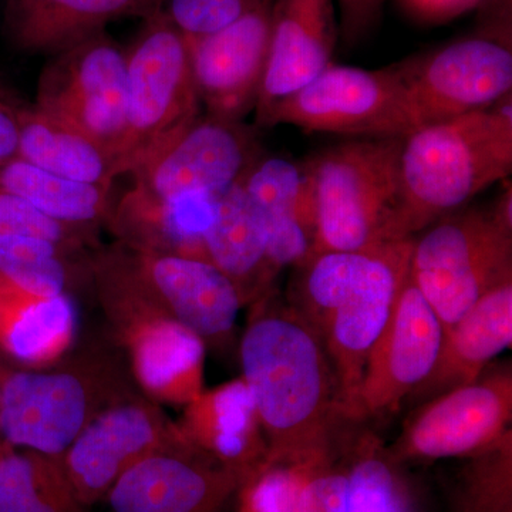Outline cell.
Wrapping results in <instances>:
<instances>
[{
    "instance_id": "6da1fadb",
    "label": "cell",
    "mask_w": 512,
    "mask_h": 512,
    "mask_svg": "<svg viewBox=\"0 0 512 512\" xmlns=\"http://www.w3.org/2000/svg\"><path fill=\"white\" fill-rule=\"evenodd\" d=\"M252 303L239 356L268 444L266 460L309 463L335 456L336 433L346 420L322 340L271 291Z\"/></svg>"
},
{
    "instance_id": "7a4b0ae2",
    "label": "cell",
    "mask_w": 512,
    "mask_h": 512,
    "mask_svg": "<svg viewBox=\"0 0 512 512\" xmlns=\"http://www.w3.org/2000/svg\"><path fill=\"white\" fill-rule=\"evenodd\" d=\"M413 238L357 252H320L296 269L289 303L328 353L348 423L367 356L409 274Z\"/></svg>"
},
{
    "instance_id": "3957f363",
    "label": "cell",
    "mask_w": 512,
    "mask_h": 512,
    "mask_svg": "<svg viewBox=\"0 0 512 512\" xmlns=\"http://www.w3.org/2000/svg\"><path fill=\"white\" fill-rule=\"evenodd\" d=\"M512 94L403 137L397 238L412 239L512 170Z\"/></svg>"
},
{
    "instance_id": "277c9868",
    "label": "cell",
    "mask_w": 512,
    "mask_h": 512,
    "mask_svg": "<svg viewBox=\"0 0 512 512\" xmlns=\"http://www.w3.org/2000/svg\"><path fill=\"white\" fill-rule=\"evenodd\" d=\"M403 137L348 138L309 157L320 252L369 251L397 238Z\"/></svg>"
},
{
    "instance_id": "5b68a950",
    "label": "cell",
    "mask_w": 512,
    "mask_h": 512,
    "mask_svg": "<svg viewBox=\"0 0 512 512\" xmlns=\"http://www.w3.org/2000/svg\"><path fill=\"white\" fill-rule=\"evenodd\" d=\"M137 396L109 357L56 369L0 366V437L10 447L59 458L100 413Z\"/></svg>"
},
{
    "instance_id": "8992f818",
    "label": "cell",
    "mask_w": 512,
    "mask_h": 512,
    "mask_svg": "<svg viewBox=\"0 0 512 512\" xmlns=\"http://www.w3.org/2000/svg\"><path fill=\"white\" fill-rule=\"evenodd\" d=\"M409 279L450 329L495 286L512 279V225L490 207L450 212L413 238Z\"/></svg>"
},
{
    "instance_id": "52a82bcc",
    "label": "cell",
    "mask_w": 512,
    "mask_h": 512,
    "mask_svg": "<svg viewBox=\"0 0 512 512\" xmlns=\"http://www.w3.org/2000/svg\"><path fill=\"white\" fill-rule=\"evenodd\" d=\"M94 286L130 360V372L156 403L185 406L204 390L205 343L156 309L119 258L92 266Z\"/></svg>"
},
{
    "instance_id": "ba28073f",
    "label": "cell",
    "mask_w": 512,
    "mask_h": 512,
    "mask_svg": "<svg viewBox=\"0 0 512 512\" xmlns=\"http://www.w3.org/2000/svg\"><path fill=\"white\" fill-rule=\"evenodd\" d=\"M255 124L348 138L406 137L413 124L404 64L367 70L330 63L311 83L256 116Z\"/></svg>"
},
{
    "instance_id": "9c48e42d",
    "label": "cell",
    "mask_w": 512,
    "mask_h": 512,
    "mask_svg": "<svg viewBox=\"0 0 512 512\" xmlns=\"http://www.w3.org/2000/svg\"><path fill=\"white\" fill-rule=\"evenodd\" d=\"M126 62V134L119 154L123 175L202 113L187 39L163 9L147 15Z\"/></svg>"
},
{
    "instance_id": "30bf717a",
    "label": "cell",
    "mask_w": 512,
    "mask_h": 512,
    "mask_svg": "<svg viewBox=\"0 0 512 512\" xmlns=\"http://www.w3.org/2000/svg\"><path fill=\"white\" fill-rule=\"evenodd\" d=\"M264 153L244 121L201 113L131 170L133 187L161 201L220 198Z\"/></svg>"
},
{
    "instance_id": "8fae6325",
    "label": "cell",
    "mask_w": 512,
    "mask_h": 512,
    "mask_svg": "<svg viewBox=\"0 0 512 512\" xmlns=\"http://www.w3.org/2000/svg\"><path fill=\"white\" fill-rule=\"evenodd\" d=\"M126 94V53L101 32L53 55L40 73L35 106L79 128L119 160Z\"/></svg>"
},
{
    "instance_id": "7c38bea8",
    "label": "cell",
    "mask_w": 512,
    "mask_h": 512,
    "mask_svg": "<svg viewBox=\"0 0 512 512\" xmlns=\"http://www.w3.org/2000/svg\"><path fill=\"white\" fill-rule=\"evenodd\" d=\"M403 64L413 131L487 109L512 94L507 35L478 33Z\"/></svg>"
},
{
    "instance_id": "4fadbf2b",
    "label": "cell",
    "mask_w": 512,
    "mask_h": 512,
    "mask_svg": "<svg viewBox=\"0 0 512 512\" xmlns=\"http://www.w3.org/2000/svg\"><path fill=\"white\" fill-rule=\"evenodd\" d=\"M512 369L497 367L476 382L448 390L417 407L390 448L396 463L467 458L511 429Z\"/></svg>"
},
{
    "instance_id": "5bb4252c",
    "label": "cell",
    "mask_w": 512,
    "mask_h": 512,
    "mask_svg": "<svg viewBox=\"0 0 512 512\" xmlns=\"http://www.w3.org/2000/svg\"><path fill=\"white\" fill-rule=\"evenodd\" d=\"M185 439L178 423L141 396L100 413L57 458L84 507L106 500L111 488L144 458Z\"/></svg>"
},
{
    "instance_id": "9a60e30c",
    "label": "cell",
    "mask_w": 512,
    "mask_h": 512,
    "mask_svg": "<svg viewBox=\"0 0 512 512\" xmlns=\"http://www.w3.org/2000/svg\"><path fill=\"white\" fill-rule=\"evenodd\" d=\"M444 330L407 274L389 322L367 356L348 423L393 416L433 370Z\"/></svg>"
},
{
    "instance_id": "2e32d148",
    "label": "cell",
    "mask_w": 512,
    "mask_h": 512,
    "mask_svg": "<svg viewBox=\"0 0 512 512\" xmlns=\"http://www.w3.org/2000/svg\"><path fill=\"white\" fill-rule=\"evenodd\" d=\"M274 2L207 35L187 36L192 79L208 116L242 121L255 110L271 43Z\"/></svg>"
},
{
    "instance_id": "e0dca14e",
    "label": "cell",
    "mask_w": 512,
    "mask_h": 512,
    "mask_svg": "<svg viewBox=\"0 0 512 512\" xmlns=\"http://www.w3.org/2000/svg\"><path fill=\"white\" fill-rule=\"evenodd\" d=\"M119 244L141 292L158 311L200 336L205 345L231 335L244 301L217 266Z\"/></svg>"
},
{
    "instance_id": "ac0fdd59",
    "label": "cell",
    "mask_w": 512,
    "mask_h": 512,
    "mask_svg": "<svg viewBox=\"0 0 512 512\" xmlns=\"http://www.w3.org/2000/svg\"><path fill=\"white\" fill-rule=\"evenodd\" d=\"M242 480L184 439L130 468L106 500L113 512H220Z\"/></svg>"
},
{
    "instance_id": "d6986e66",
    "label": "cell",
    "mask_w": 512,
    "mask_h": 512,
    "mask_svg": "<svg viewBox=\"0 0 512 512\" xmlns=\"http://www.w3.org/2000/svg\"><path fill=\"white\" fill-rule=\"evenodd\" d=\"M268 229V268L276 278L308 261L315 245V194L308 158L261 154L239 181Z\"/></svg>"
},
{
    "instance_id": "ffe728a7",
    "label": "cell",
    "mask_w": 512,
    "mask_h": 512,
    "mask_svg": "<svg viewBox=\"0 0 512 512\" xmlns=\"http://www.w3.org/2000/svg\"><path fill=\"white\" fill-rule=\"evenodd\" d=\"M338 25L335 0H276L255 117L311 83L332 63Z\"/></svg>"
},
{
    "instance_id": "44dd1931",
    "label": "cell",
    "mask_w": 512,
    "mask_h": 512,
    "mask_svg": "<svg viewBox=\"0 0 512 512\" xmlns=\"http://www.w3.org/2000/svg\"><path fill=\"white\" fill-rule=\"evenodd\" d=\"M512 343V279L495 286L443 335L433 370L407 402L427 400L476 382L485 367Z\"/></svg>"
},
{
    "instance_id": "7402d4cb",
    "label": "cell",
    "mask_w": 512,
    "mask_h": 512,
    "mask_svg": "<svg viewBox=\"0 0 512 512\" xmlns=\"http://www.w3.org/2000/svg\"><path fill=\"white\" fill-rule=\"evenodd\" d=\"M184 407L178 427L201 453L244 478L265 463L268 444L242 377L202 390Z\"/></svg>"
},
{
    "instance_id": "603a6c76",
    "label": "cell",
    "mask_w": 512,
    "mask_h": 512,
    "mask_svg": "<svg viewBox=\"0 0 512 512\" xmlns=\"http://www.w3.org/2000/svg\"><path fill=\"white\" fill-rule=\"evenodd\" d=\"M207 261L234 282L244 305L269 292L268 229L241 184L221 195L204 237Z\"/></svg>"
},
{
    "instance_id": "cb8c5ba5",
    "label": "cell",
    "mask_w": 512,
    "mask_h": 512,
    "mask_svg": "<svg viewBox=\"0 0 512 512\" xmlns=\"http://www.w3.org/2000/svg\"><path fill=\"white\" fill-rule=\"evenodd\" d=\"M143 10L153 12L144 0H8L5 25L19 49L56 55Z\"/></svg>"
},
{
    "instance_id": "d4e9b609",
    "label": "cell",
    "mask_w": 512,
    "mask_h": 512,
    "mask_svg": "<svg viewBox=\"0 0 512 512\" xmlns=\"http://www.w3.org/2000/svg\"><path fill=\"white\" fill-rule=\"evenodd\" d=\"M218 200L161 201L131 187L116 201L109 227L127 247L207 261L204 237Z\"/></svg>"
},
{
    "instance_id": "484cf974",
    "label": "cell",
    "mask_w": 512,
    "mask_h": 512,
    "mask_svg": "<svg viewBox=\"0 0 512 512\" xmlns=\"http://www.w3.org/2000/svg\"><path fill=\"white\" fill-rule=\"evenodd\" d=\"M76 309L67 293L30 295L0 279V352L28 369L56 363L72 346Z\"/></svg>"
},
{
    "instance_id": "4316f807",
    "label": "cell",
    "mask_w": 512,
    "mask_h": 512,
    "mask_svg": "<svg viewBox=\"0 0 512 512\" xmlns=\"http://www.w3.org/2000/svg\"><path fill=\"white\" fill-rule=\"evenodd\" d=\"M16 157L82 183L113 187L121 177L119 160L109 148L35 104L20 110Z\"/></svg>"
},
{
    "instance_id": "83f0119b",
    "label": "cell",
    "mask_w": 512,
    "mask_h": 512,
    "mask_svg": "<svg viewBox=\"0 0 512 512\" xmlns=\"http://www.w3.org/2000/svg\"><path fill=\"white\" fill-rule=\"evenodd\" d=\"M0 188L50 220L90 234L113 218V187L60 177L16 157L0 167Z\"/></svg>"
},
{
    "instance_id": "f1b7e54d",
    "label": "cell",
    "mask_w": 512,
    "mask_h": 512,
    "mask_svg": "<svg viewBox=\"0 0 512 512\" xmlns=\"http://www.w3.org/2000/svg\"><path fill=\"white\" fill-rule=\"evenodd\" d=\"M0 512H87L56 457L0 447Z\"/></svg>"
},
{
    "instance_id": "f546056e",
    "label": "cell",
    "mask_w": 512,
    "mask_h": 512,
    "mask_svg": "<svg viewBox=\"0 0 512 512\" xmlns=\"http://www.w3.org/2000/svg\"><path fill=\"white\" fill-rule=\"evenodd\" d=\"M345 476L346 512H416L399 463L370 434L356 440Z\"/></svg>"
},
{
    "instance_id": "4dcf8cb0",
    "label": "cell",
    "mask_w": 512,
    "mask_h": 512,
    "mask_svg": "<svg viewBox=\"0 0 512 512\" xmlns=\"http://www.w3.org/2000/svg\"><path fill=\"white\" fill-rule=\"evenodd\" d=\"M73 249L32 235L0 237V279L36 296L67 293Z\"/></svg>"
},
{
    "instance_id": "1f68e13d",
    "label": "cell",
    "mask_w": 512,
    "mask_h": 512,
    "mask_svg": "<svg viewBox=\"0 0 512 512\" xmlns=\"http://www.w3.org/2000/svg\"><path fill=\"white\" fill-rule=\"evenodd\" d=\"M467 460L453 511L512 512V429Z\"/></svg>"
},
{
    "instance_id": "d6a6232c",
    "label": "cell",
    "mask_w": 512,
    "mask_h": 512,
    "mask_svg": "<svg viewBox=\"0 0 512 512\" xmlns=\"http://www.w3.org/2000/svg\"><path fill=\"white\" fill-rule=\"evenodd\" d=\"M332 457L309 463L266 460L239 485V512H305L309 481Z\"/></svg>"
},
{
    "instance_id": "836d02e7",
    "label": "cell",
    "mask_w": 512,
    "mask_h": 512,
    "mask_svg": "<svg viewBox=\"0 0 512 512\" xmlns=\"http://www.w3.org/2000/svg\"><path fill=\"white\" fill-rule=\"evenodd\" d=\"M274 0H165L164 13L187 36L224 28L249 10Z\"/></svg>"
},
{
    "instance_id": "e575fe53",
    "label": "cell",
    "mask_w": 512,
    "mask_h": 512,
    "mask_svg": "<svg viewBox=\"0 0 512 512\" xmlns=\"http://www.w3.org/2000/svg\"><path fill=\"white\" fill-rule=\"evenodd\" d=\"M6 235L46 238L77 251L89 241L90 234L50 220L46 215L30 207L28 202L0 188V237Z\"/></svg>"
},
{
    "instance_id": "d590c367",
    "label": "cell",
    "mask_w": 512,
    "mask_h": 512,
    "mask_svg": "<svg viewBox=\"0 0 512 512\" xmlns=\"http://www.w3.org/2000/svg\"><path fill=\"white\" fill-rule=\"evenodd\" d=\"M305 512H346L345 468L335 463V457L313 473L306 490Z\"/></svg>"
},
{
    "instance_id": "8d00e7d4",
    "label": "cell",
    "mask_w": 512,
    "mask_h": 512,
    "mask_svg": "<svg viewBox=\"0 0 512 512\" xmlns=\"http://www.w3.org/2000/svg\"><path fill=\"white\" fill-rule=\"evenodd\" d=\"M384 0H335L339 9L340 29L346 42H357L365 36L382 13Z\"/></svg>"
},
{
    "instance_id": "74e56055",
    "label": "cell",
    "mask_w": 512,
    "mask_h": 512,
    "mask_svg": "<svg viewBox=\"0 0 512 512\" xmlns=\"http://www.w3.org/2000/svg\"><path fill=\"white\" fill-rule=\"evenodd\" d=\"M23 104L0 87V167L18 156L19 116Z\"/></svg>"
},
{
    "instance_id": "f35d334b",
    "label": "cell",
    "mask_w": 512,
    "mask_h": 512,
    "mask_svg": "<svg viewBox=\"0 0 512 512\" xmlns=\"http://www.w3.org/2000/svg\"><path fill=\"white\" fill-rule=\"evenodd\" d=\"M414 15L427 20L453 18L473 6L477 0H403Z\"/></svg>"
},
{
    "instance_id": "ab89813d",
    "label": "cell",
    "mask_w": 512,
    "mask_h": 512,
    "mask_svg": "<svg viewBox=\"0 0 512 512\" xmlns=\"http://www.w3.org/2000/svg\"><path fill=\"white\" fill-rule=\"evenodd\" d=\"M163 2H165V0H144V3H146L150 10L161 8V3Z\"/></svg>"
},
{
    "instance_id": "60d3db41",
    "label": "cell",
    "mask_w": 512,
    "mask_h": 512,
    "mask_svg": "<svg viewBox=\"0 0 512 512\" xmlns=\"http://www.w3.org/2000/svg\"><path fill=\"white\" fill-rule=\"evenodd\" d=\"M3 444H5V443H3V441H2V437H0V447H2V446H3Z\"/></svg>"
}]
</instances>
